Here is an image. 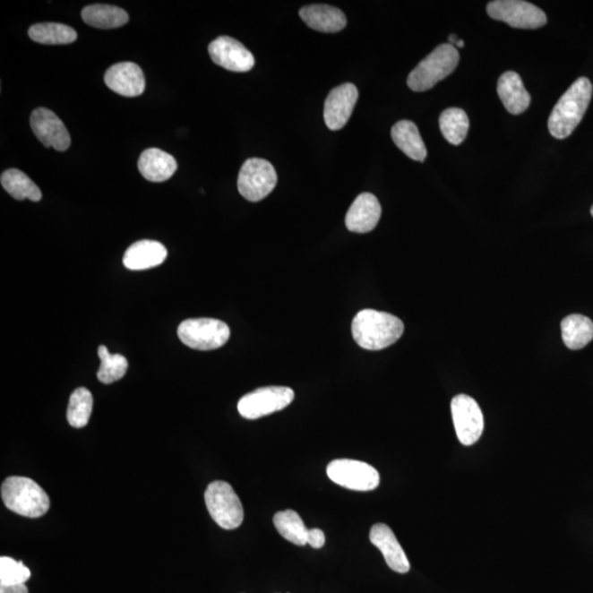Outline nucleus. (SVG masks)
I'll use <instances>...</instances> for the list:
<instances>
[{
  "label": "nucleus",
  "mask_w": 593,
  "mask_h": 593,
  "mask_svg": "<svg viewBox=\"0 0 593 593\" xmlns=\"http://www.w3.org/2000/svg\"><path fill=\"white\" fill-rule=\"evenodd\" d=\"M405 325L400 318L381 311L365 309L355 315L352 334L359 347L381 351L401 338Z\"/></svg>",
  "instance_id": "nucleus-1"
},
{
  "label": "nucleus",
  "mask_w": 593,
  "mask_h": 593,
  "mask_svg": "<svg viewBox=\"0 0 593 593\" xmlns=\"http://www.w3.org/2000/svg\"><path fill=\"white\" fill-rule=\"evenodd\" d=\"M593 92L591 82L580 77L558 100L548 119L549 133L556 139H566L581 123Z\"/></svg>",
  "instance_id": "nucleus-2"
},
{
  "label": "nucleus",
  "mask_w": 593,
  "mask_h": 593,
  "mask_svg": "<svg viewBox=\"0 0 593 593\" xmlns=\"http://www.w3.org/2000/svg\"><path fill=\"white\" fill-rule=\"evenodd\" d=\"M2 498L11 511L27 518H40L50 509V498L36 481L13 476L4 481Z\"/></svg>",
  "instance_id": "nucleus-3"
},
{
  "label": "nucleus",
  "mask_w": 593,
  "mask_h": 593,
  "mask_svg": "<svg viewBox=\"0 0 593 593\" xmlns=\"http://www.w3.org/2000/svg\"><path fill=\"white\" fill-rule=\"evenodd\" d=\"M460 53L450 43L437 47L410 73L408 86L413 91H425L451 75L459 65Z\"/></svg>",
  "instance_id": "nucleus-4"
},
{
  "label": "nucleus",
  "mask_w": 593,
  "mask_h": 593,
  "mask_svg": "<svg viewBox=\"0 0 593 593\" xmlns=\"http://www.w3.org/2000/svg\"><path fill=\"white\" fill-rule=\"evenodd\" d=\"M205 502L213 521L222 529H237L245 520L241 500L232 486L226 481H213L209 485Z\"/></svg>",
  "instance_id": "nucleus-5"
},
{
  "label": "nucleus",
  "mask_w": 593,
  "mask_h": 593,
  "mask_svg": "<svg viewBox=\"0 0 593 593\" xmlns=\"http://www.w3.org/2000/svg\"><path fill=\"white\" fill-rule=\"evenodd\" d=\"M178 338L186 347L198 351L220 348L230 338V329L220 320L188 319L178 327Z\"/></svg>",
  "instance_id": "nucleus-6"
},
{
  "label": "nucleus",
  "mask_w": 593,
  "mask_h": 593,
  "mask_svg": "<svg viewBox=\"0 0 593 593\" xmlns=\"http://www.w3.org/2000/svg\"><path fill=\"white\" fill-rule=\"evenodd\" d=\"M295 392L288 387L271 386L256 389L241 398L237 410L247 420H256L288 407Z\"/></svg>",
  "instance_id": "nucleus-7"
},
{
  "label": "nucleus",
  "mask_w": 593,
  "mask_h": 593,
  "mask_svg": "<svg viewBox=\"0 0 593 593\" xmlns=\"http://www.w3.org/2000/svg\"><path fill=\"white\" fill-rule=\"evenodd\" d=\"M277 174L273 165L262 159H247L237 178V188L246 201L257 202L274 191Z\"/></svg>",
  "instance_id": "nucleus-8"
},
{
  "label": "nucleus",
  "mask_w": 593,
  "mask_h": 593,
  "mask_svg": "<svg viewBox=\"0 0 593 593\" xmlns=\"http://www.w3.org/2000/svg\"><path fill=\"white\" fill-rule=\"evenodd\" d=\"M487 13L494 21L519 29H537L546 26L547 22L546 14L542 9L522 0H495L488 4Z\"/></svg>",
  "instance_id": "nucleus-9"
},
{
  "label": "nucleus",
  "mask_w": 593,
  "mask_h": 593,
  "mask_svg": "<svg viewBox=\"0 0 593 593\" xmlns=\"http://www.w3.org/2000/svg\"><path fill=\"white\" fill-rule=\"evenodd\" d=\"M327 474L333 483L355 491H371L381 483L378 471L359 460H335L328 465Z\"/></svg>",
  "instance_id": "nucleus-10"
},
{
  "label": "nucleus",
  "mask_w": 593,
  "mask_h": 593,
  "mask_svg": "<svg viewBox=\"0 0 593 593\" xmlns=\"http://www.w3.org/2000/svg\"><path fill=\"white\" fill-rule=\"evenodd\" d=\"M451 417L457 437L465 446L474 445L483 434L485 421L483 411L473 398L459 395L451 403Z\"/></svg>",
  "instance_id": "nucleus-11"
},
{
  "label": "nucleus",
  "mask_w": 593,
  "mask_h": 593,
  "mask_svg": "<svg viewBox=\"0 0 593 593\" xmlns=\"http://www.w3.org/2000/svg\"><path fill=\"white\" fill-rule=\"evenodd\" d=\"M208 51L211 60L228 71L245 73L255 64L252 53L241 42L230 37L217 38L209 45Z\"/></svg>",
  "instance_id": "nucleus-12"
},
{
  "label": "nucleus",
  "mask_w": 593,
  "mask_h": 593,
  "mask_svg": "<svg viewBox=\"0 0 593 593\" xmlns=\"http://www.w3.org/2000/svg\"><path fill=\"white\" fill-rule=\"evenodd\" d=\"M33 133L47 148H55L58 152H64L71 145V137L62 120L47 108L33 110L30 118Z\"/></svg>",
  "instance_id": "nucleus-13"
},
{
  "label": "nucleus",
  "mask_w": 593,
  "mask_h": 593,
  "mask_svg": "<svg viewBox=\"0 0 593 593\" xmlns=\"http://www.w3.org/2000/svg\"><path fill=\"white\" fill-rule=\"evenodd\" d=\"M358 99L357 86L347 82L330 91L324 104V121L332 131L341 130L351 118Z\"/></svg>",
  "instance_id": "nucleus-14"
},
{
  "label": "nucleus",
  "mask_w": 593,
  "mask_h": 593,
  "mask_svg": "<svg viewBox=\"0 0 593 593\" xmlns=\"http://www.w3.org/2000/svg\"><path fill=\"white\" fill-rule=\"evenodd\" d=\"M104 80L111 90L121 96L137 97L145 90L144 73L135 63L124 62L110 66Z\"/></svg>",
  "instance_id": "nucleus-15"
},
{
  "label": "nucleus",
  "mask_w": 593,
  "mask_h": 593,
  "mask_svg": "<svg viewBox=\"0 0 593 593\" xmlns=\"http://www.w3.org/2000/svg\"><path fill=\"white\" fill-rule=\"evenodd\" d=\"M369 539L382 552L387 565L391 570L400 573L410 571V562L405 551L398 542L395 533L388 525L378 523L374 525L369 533Z\"/></svg>",
  "instance_id": "nucleus-16"
},
{
  "label": "nucleus",
  "mask_w": 593,
  "mask_h": 593,
  "mask_svg": "<svg viewBox=\"0 0 593 593\" xmlns=\"http://www.w3.org/2000/svg\"><path fill=\"white\" fill-rule=\"evenodd\" d=\"M382 216V207L373 193H364L355 199L348 209L345 225L349 231L367 233L376 228Z\"/></svg>",
  "instance_id": "nucleus-17"
},
{
  "label": "nucleus",
  "mask_w": 593,
  "mask_h": 593,
  "mask_svg": "<svg viewBox=\"0 0 593 593\" xmlns=\"http://www.w3.org/2000/svg\"><path fill=\"white\" fill-rule=\"evenodd\" d=\"M167 257L168 250L162 243L142 240L125 251L124 265L130 271H144L163 264Z\"/></svg>",
  "instance_id": "nucleus-18"
},
{
  "label": "nucleus",
  "mask_w": 593,
  "mask_h": 593,
  "mask_svg": "<svg viewBox=\"0 0 593 593\" xmlns=\"http://www.w3.org/2000/svg\"><path fill=\"white\" fill-rule=\"evenodd\" d=\"M141 175L149 182L168 181L177 169V162L171 154L159 149L145 150L139 159Z\"/></svg>",
  "instance_id": "nucleus-19"
},
{
  "label": "nucleus",
  "mask_w": 593,
  "mask_h": 593,
  "mask_svg": "<svg viewBox=\"0 0 593 593\" xmlns=\"http://www.w3.org/2000/svg\"><path fill=\"white\" fill-rule=\"evenodd\" d=\"M300 17L314 30L335 33L347 27V17L339 9L328 4H310L301 9Z\"/></svg>",
  "instance_id": "nucleus-20"
},
{
  "label": "nucleus",
  "mask_w": 593,
  "mask_h": 593,
  "mask_svg": "<svg viewBox=\"0 0 593 593\" xmlns=\"http://www.w3.org/2000/svg\"><path fill=\"white\" fill-rule=\"evenodd\" d=\"M498 95L505 109L512 115L523 114L531 104V96L525 90L521 77L515 72H505L500 77Z\"/></svg>",
  "instance_id": "nucleus-21"
},
{
  "label": "nucleus",
  "mask_w": 593,
  "mask_h": 593,
  "mask_svg": "<svg viewBox=\"0 0 593 593\" xmlns=\"http://www.w3.org/2000/svg\"><path fill=\"white\" fill-rule=\"evenodd\" d=\"M391 138L408 158L425 162L427 150L421 138L419 129L409 120H402L392 126Z\"/></svg>",
  "instance_id": "nucleus-22"
},
{
  "label": "nucleus",
  "mask_w": 593,
  "mask_h": 593,
  "mask_svg": "<svg viewBox=\"0 0 593 593\" xmlns=\"http://www.w3.org/2000/svg\"><path fill=\"white\" fill-rule=\"evenodd\" d=\"M562 337L566 347L581 349L593 339V322L581 314H571L562 321Z\"/></svg>",
  "instance_id": "nucleus-23"
},
{
  "label": "nucleus",
  "mask_w": 593,
  "mask_h": 593,
  "mask_svg": "<svg viewBox=\"0 0 593 593\" xmlns=\"http://www.w3.org/2000/svg\"><path fill=\"white\" fill-rule=\"evenodd\" d=\"M82 18L89 26L99 29H116L129 21L124 9L110 4H90L82 9Z\"/></svg>",
  "instance_id": "nucleus-24"
},
{
  "label": "nucleus",
  "mask_w": 593,
  "mask_h": 593,
  "mask_svg": "<svg viewBox=\"0 0 593 593\" xmlns=\"http://www.w3.org/2000/svg\"><path fill=\"white\" fill-rule=\"evenodd\" d=\"M0 182H2L4 191L17 201L29 199V201L38 202L42 199L40 188L19 169H7L2 174Z\"/></svg>",
  "instance_id": "nucleus-25"
},
{
  "label": "nucleus",
  "mask_w": 593,
  "mask_h": 593,
  "mask_svg": "<svg viewBox=\"0 0 593 593\" xmlns=\"http://www.w3.org/2000/svg\"><path fill=\"white\" fill-rule=\"evenodd\" d=\"M29 37L41 45H70L76 41L77 33L66 24L47 22L37 23L29 29Z\"/></svg>",
  "instance_id": "nucleus-26"
},
{
  "label": "nucleus",
  "mask_w": 593,
  "mask_h": 593,
  "mask_svg": "<svg viewBox=\"0 0 593 593\" xmlns=\"http://www.w3.org/2000/svg\"><path fill=\"white\" fill-rule=\"evenodd\" d=\"M274 525L287 541L298 546H305L307 544L309 529L294 510L277 512L274 515Z\"/></svg>",
  "instance_id": "nucleus-27"
},
{
  "label": "nucleus",
  "mask_w": 593,
  "mask_h": 593,
  "mask_svg": "<svg viewBox=\"0 0 593 593\" xmlns=\"http://www.w3.org/2000/svg\"><path fill=\"white\" fill-rule=\"evenodd\" d=\"M440 128L442 134L451 144L460 145L464 142L468 133V116L460 108L446 109L440 116Z\"/></svg>",
  "instance_id": "nucleus-28"
},
{
  "label": "nucleus",
  "mask_w": 593,
  "mask_h": 593,
  "mask_svg": "<svg viewBox=\"0 0 593 593\" xmlns=\"http://www.w3.org/2000/svg\"><path fill=\"white\" fill-rule=\"evenodd\" d=\"M92 407H94V400L89 389L77 388L71 395L69 409H67V421L70 425L75 429L86 426L90 419Z\"/></svg>",
  "instance_id": "nucleus-29"
},
{
  "label": "nucleus",
  "mask_w": 593,
  "mask_h": 593,
  "mask_svg": "<svg viewBox=\"0 0 593 593\" xmlns=\"http://www.w3.org/2000/svg\"><path fill=\"white\" fill-rule=\"evenodd\" d=\"M99 357L101 364L97 377L99 382L109 385L124 378L128 371L129 363L123 355L111 354L105 345H101L99 348Z\"/></svg>",
  "instance_id": "nucleus-30"
},
{
  "label": "nucleus",
  "mask_w": 593,
  "mask_h": 593,
  "mask_svg": "<svg viewBox=\"0 0 593 593\" xmlns=\"http://www.w3.org/2000/svg\"><path fill=\"white\" fill-rule=\"evenodd\" d=\"M30 577V570L21 562L6 556L0 558V586L21 585Z\"/></svg>",
  "instance_id": "nucleus-31"
},
{
  "label": "nucleus",
  "mask_w": 593,
  "mask_h": 593,
  "mask_svg": "<svg viewBox=\"0 0 593 593\" xmlns=\"http://www.w3.org/2000/svg\"><path fill=\"white\" fill-rule=\"evenodd\" d=\"M325 543V536L322 529H309L307 544L311 547L319 549L323 547Z\"/></svg>",
  "instance_id": "nucleus-32"
},
{
  "label": "nucleus",
  "mask_w": 593,
  "mask_h": 593,
  "mask_svg": "<svg viewBox=\"0 0 593 593\" xmlns=\"http://www.w3.org/2000/svg\"><path fill=\"white\" fill-rule=\"evenodd\" d=\"M0 593H29L28 588L24 583L13 586H0Z\"/></svg>",
  "instance_id": "nucleus-33"
},
{
  "label": "nucleus",
  "mask_w": 593,
  "mask_h": 593,
  "mask_svg": "<svg viewBox=\"0 0 593 593\" xmlns=\"http://www.w3.org/2000/svg\"><path fill=\"white\" fill-rule=\"evenodd\" d=\"M459 40H460V39L457 38L456 35H451L450 38H449L450 45L454 46V47L456 46V43Z\"/></svg>",
  "instance_id": "nucleus-34"
},
{
  "label": "nucleus",
  "mask_w": 593,
  "mask_h": 593,
  "mask_svg": "<svg viewBox=\"0 0 593 593\" xmlns=\"http://www.w3.org/2000/svg\"><path fill=\"white\" fill-rule=\"evenodd\" d=\"M465 46V42L463 40H459L456 43L457 47H463Z\"/></svg>",
  "instance_id": "nucleus-35"
},
{
  "label": "nucleus",
  "mask_w": 593,
  "mask_h": 593,
  "mask_svg": "<svg viewBox=\"0 0 593 593\" xmlns=\"http://www.w3.org/2000/svg\"><path fill=\"white\" fill-rule=\"evenodd\" d=\"M591 215H592V217H593V206H592V208H591Z\"/></svg>",
  "instance_id": "nucleus-36"
}]
</instances>
